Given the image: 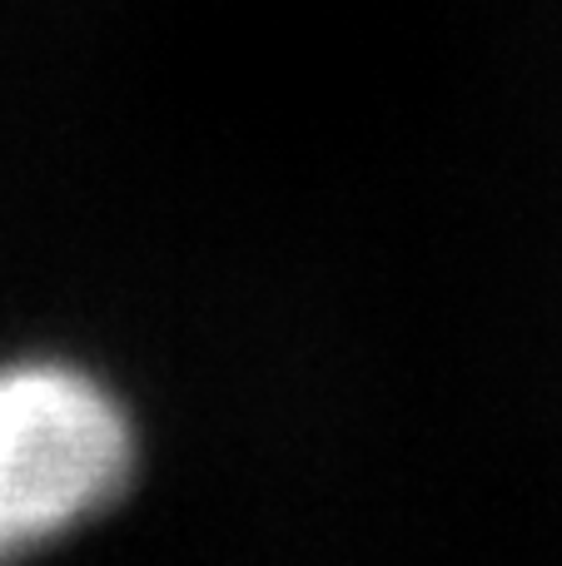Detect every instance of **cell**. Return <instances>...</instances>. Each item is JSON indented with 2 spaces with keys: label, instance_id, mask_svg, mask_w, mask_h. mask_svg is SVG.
Returning a JSON list of instances; mask_svg holds the SVG:
<instances>
[{
  "label": "cell",
  "instance_id": "cell-1",
  "mask_svg": "<svg viewBox=\"0 0 562 566\" xmlns=\"http://www.w3.org/2000/svg\"><path fill=\"white\" fill-rule=\"evenodd\" d=\"M135 428L119 398L70 363L0 368V557L85 527L129 492Z\"/></svg>",
  "mask_w": 562,
  "mask_h": 566
}]
</instances>
